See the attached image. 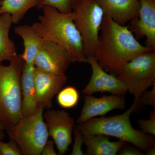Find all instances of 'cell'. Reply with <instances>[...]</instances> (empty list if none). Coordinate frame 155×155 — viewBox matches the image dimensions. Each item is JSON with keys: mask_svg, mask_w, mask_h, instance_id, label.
<instances>
[{"mask_svg": "<svg viewBox=\"0 0 155 155\" xmlns=\"http://www.w3.org/2000/svg\"><path fill=\"white\" fill-rule=\"evenodd\" d=\"M94 57L106 72L117 76L130 60L154 50L137 40L128 26L118 24L104 15Z\"/></svg>", "mask_w": 155, "mask_h": 155, "instance_id": "cell-1", "label": "cell"}, {"mask_svg": "<svg viewBox=\"0 0 155 155\" xmlns=\"http://www.w3.org/2000/svg\"><path fill=\"white\" fill-rule=\"evenodd\" d=\"M43 14L32 27L43 40L64 48L71 56L72 63H87L82 38L74 23L72 12L63 13L51 6L42 8Z\"/></svg>", "mask_w": 155, "mask_h": 155, "instance_id": "cell-2", "label": "cell"}, {"mask_svg": "<svg viewBox=\"0 0 155 155\" xmlns=\"http://www.w3.org/2000/svg\"><path fill=\"white\" fill-rule=\"evenodd\" d=\"M136 110V105L133 102L124 114L110 117L92 118L78 124L75 128L83 135L101 134L116 137L119 140L131 143L146 153L155 146V136L136 130L132 126L130 115Z\"/></svg>", "mask_w": 155, "mask_h": 155, "instance_id": "cell-3", "label": "cell"}, {"mask_svg": "<svg viewBox=\"0 0 155 155\" xmlns=\"http://www.w3.org/2000/svg\"><path fill=\"white\" fill-rule=\"evenodd\" d=\"M24 64L20 54L8 66L0 64V124L7 131L23 118L21 78Z\"/></svg>", "mask_w": 155, "mask_h": 155, "instance_id": "cell-4", "label": "cell"}, {"mask_svg": "<svg viewBox=\"0 0 155 155\" xmlns=\"http://www.w3.org/2000/svg\"><path fill=\"white\" fill-rule=\"evenodd\" d=\"M44 110L38 107L34 114L23 117L7 130L10 139L16 142L22 155H41L49 136L44 119Z\"/></svg>", "mask_w": 155, "mask_h": 155, "instance_id": "cell-5", "label": "cell"}, {"mask_svg": "<svg viewBox=\"0 0 155 155\" xmlns=\"http://www.w3.org/2000/svg\"><path fill=\"white\" fill-rule=\"evenodd\" d=\"M74 23L82 38L84 54H94L104 13L97 0H73Z\"/></svg>", "mask_w": 155, "mask_h": 155, "instance_id": "cell-6", "label": "cell"}, {"mask_svg": "<svg viewBox=\"0 0 155 155\" xmlns=\"http://www.w3.org/2000/svg\"><path fill=\"white\" fill-rule=\"evenodd\" d=\"M116 77L126 86L127 91L138 102L144 92L155 83V50L140 54L125 64Z\"/></svg>", "mask_w": 155, "mask_h": 155, "instance_id": "cell-7", "label": "cell"}, {"mask_svg": "<svg viewBox=\"0 0 155 155\" xmlns=\"http://www.w3.org/2000/svg\"><path fill=\"white\" fill-rule=\"evenodd\" d=\"M70 63L71 56L64 48L42 39L35 60V67L52 74L65 75Z\"/></svg>", "mask_w": 155, "mask_h": 155, "instance_id": "cell-8", "label": "cell"}, {"mask_svg": "<svg viewBox=\"0 0 155 155\" xmlns=\"http://www.w3.org/2000/svg\"><path fill=\"white\" fill-rule=\"evenodd\" d=\"M43 117L59 154H65L72 143V131L75 126L74 119L64 110H48Z\"/></svg>", "mask_w": 155, "mask_h": 155, "instance_id": "cell-9", "label": "cell"}, {"mask_svg": "<svg viewBox=\"0 0 155 155\" xmlns=\"http://www.w3.org/2000/svg\"><path fill=\"white\" fill-rule=\"evenodd\" d=\"M92 75L87 85L82 90L84 94L92 95L98 92H109L116 95L124 96L127 92L125 84L116 76L106 72L92 55L87 57Z\"/></svg>", "mask_w": 155, "mask_h": 155, "instance_id": "cell-10", "label": "cell"}, {"mask_svg": "<svg viewBox=\"0 0 155 155\" xmlns=\"http://www.w3.org/2000/svg\"><path fill=\"white\" fill-rule=\"evenodd\" d=\"M34 78L38 107L51 109L54 97L67 83V76L52 74L35 67Z\"/></svg>", "mask_w": 155, "mask_h": 155, "instance_id": "cell-11", "label": "cell"}, {"mask_svg": "<svg viewBox=\"0 0 155 155\" xmlns=\"http://www.w3.org/2000/svg\"><path fill=\"white\" fill-rule=\"evenodd\" d=\"M139 2L138 17L127 26L136 39L145 37L146 46L155 50V0H139Z\"/></svg>", "mask_w": 155, "mask_h": 155, "instance_id": "cell-12", "label": "cell"}, {"mask_svg": "<svg viewBox=\"0 0 155 155\" xmlns=\"http://www.w3.org/2000/svg\"><path fill=\"white\" fill-rule=\"evenodd\" d=\"M83 98L84 104L77 120L78 124L84 123L97 116H104L114 110H123L126 103L124 96L114 94L100 98L84 94Z\"/></svg>", "mask_w": 155, "mask_h": 155, "instance_id": "cell-13", "label": "cell"}, {"mask_svg": "<svg viewBox=\"0 0 155 155\" xmlns=\"http://www.w3.org/2000/svg\"><path fill=\"white\" fill-rule=\"evenodd\" d=\"M104 15L118 24L125 25L129 20L138 17L139 0H97Z\"/></svg>", "mask_w": 155, "mask_h": 155, "instance_id": "cell-14", "label": "cell"}, {"mask_svg": "<svg viewBox=\"0 0 155 155\" xmlns=\"http://www.w3.org/2000/svg\"><path fill=\"white\" fill-rule=\"evenodd\" d=\"M34 65L24 64L21 75L22 114L23 117L34 114L38 108L34 78Z\"/></svg>", "mask_w": 155, "mask_h": 155, "instance_id": "cell-15", "label": "cell"}, {"mask_svg": "<svg viewBox=\"0 0 155 155\" xmlns=\"http://www.w3.org/2000/svg\"><path fill=\"white\" fill-rule=\"evenodd\" d=\"M84 143L86 147L85 155H116L126 144L125 142L111 141L103 134L84 135Z\"/></svg>", "mask_w": 155, "mask_h": 155, "instance_id": "cell-16", "label": "cell"}, {"mask_svg": "<svg viewBox=\"0 0 155 155\" xmlns=\"http://www.w3.org/2000/svg\"><path fill=\"white\" fill-rule=\"evenodd\" d=\"M14 32L23 40L24 51L21 58L25 64L34 65V61L42 39L35 30L32 25L16 26Z\"/></svg>", "mask_w": 155, "mask_h": 155, "instance_id": "cell-17", "label": "cell"}, {"mask_svg": "<svg viewBox=\"0 0 155 155\" xmlns=\"http://www.w3.org/2000/svg\"><path fill=\"white\" fill-rule=\"evenodd\" d=\"M12 24L10 14H0V64L4 61L10 62L17 55L15 43L9 37Z\"/></svg>", "mask_w": 155, "mask_h": 155, "instance_id": "cell-18", "label": "cell"}, {"mask_svg": "<svg viewBox=\"0 0 155 155\" xmlns=\"http://www.w3.org/2000/svg\"><path fill=\"white\" fill-rule=\"evenodd\" d=\"M40 0H2L0 14H10L13 24L19 23L31 9L37 6Z\"/></svg>", "mask_w": 155, "mask_h": 155, "instance_id": "cell-19", "label": "cell"}, {"mask_svg": "<svg viewBox=\"0 0 155 155\" xmlns=\"http://www.w3.org/2000/svg\"><path fill=\"white\" fill-rule=\"evenodd\" d=\"M57 101L62 107L70 109L75 107L78 102L79 94L74 87H66L61 89L58 94Z\"/></svg>", "mask_w": 155, "mask_h": 155, "instance_id": "cell-20", "label": "cell"}, {"mask_svg": "<svg viewBox=\"0 0 155 155\" xmlns=\"http://www.w3.org/2000/svg\"><path fill=\"white\" fill-rule=\"evenodd\" d=\"M73 0H40L38 8L42 9L45 6H51L55 8L60 12L69 13L72 12Z\"/></svg>", "mask_w": 155, "mask_h": 155, "instance_id": "cell-21", "label": "cell"}, {"mask_svg": "<svg viewBox=\"0 0 155 155\" xmlns=\"http://www.w3.org/2000/svg\"><path fill=\"white\" fill-rule=\"evenodd\" d=\"M137 123L139 125L140 128L143 133L149 135L155 136V110L150 112L149 119H138Z\"/></svg>", "mask_w": 155, "mask_h": 155, "instance_id": "cell-22", "label": "cell"}, {"mask_svg": "<svg viewBox=\"0 0 155 155\" xmlns=\"http://www.w3.org/2000/svg\"><path fill=\"white\" fill-rule=\"evenodd\" d=\"M3 136H0V155H21L22 152L15 141L10 139L8 142L2 141Z\"/></svg>", "mask_w": 155, "mask_h": 155, "instance_id": "cell-23", "label": "cell"}, {"mask_svg": "<svg viewBox=\"0 0 155 155\" xmlns=\"http://www.w3.org/2000/svg\"><path fill=\"white\" fill-rule=\"evenodd\" d=\"M149 91H146L142 94L138 102L139 105L151 106L155 110V83Z\"/></svg>", "mask_w": 155, "mask_h": 155, "instance_id": "cell-24", "label": "cell"}, {"mask_svg": "<svg viewBox=\"0 0 155 155\" xmlns=\"http://www.w3.org/2000/svg\"><path fill=\"white\" fill-rule=\"evenodd\" d=\"M74 142L73 145L71 155H84V154L82 149L84 143L83 135L74 127Z\"/></svg>", "mask_w": 155, "mask_h": 155, "instance_id": "cell-25", "label": "cell"}, {"mask_svg": "<svg viewBox=\"0 0 155 155\" xmlns=\"http://www.w3.org/2000/svg\"><path fill=\"white\" fill-rule=\"evenodd\" d=\"M120 155H143L144 153L136 147L126 146V144L119 151Z\"/></svg>", "mask_w": 155, "mask_h": 155, "instance_id": "cell-26", "label": "cell"}, {"mask_svg": "<svg viewBox=\"0 0 155 155\" xmlns=\"http://www.w3.org/2000/svg\"><path fill=\"white\" fill-rule=\"evenodd\" d=\"M42 155H57L54 148V142L52 140H48L45 144L41 153Z\"/></svg>", "mask_w": 155, "mask_h": 155, "instance_id": "cell-27", "label": "cell"}, {"mask_svg": "<svg viewBox=\"0 0 155 155\" xmlns=\"http://www.w3.org/2000/svg\"><path fill=\"white\" fill-rule=\"evenodd\" d=\"M147 155H155V146L150 148L149 150L145 153Z\"/></svg>", "mask_w": 155, "mask_h": 155, "instance_id": "cell-28", "label": "cell"}, {"mask_svg": "<svg viewBox=\"0 0 155 155\" xmlns=\"http://www.w3.org/2000/svg\"><path fill=\"white\" fill-rule=\"evenodd\" d=\"M3 130H4V129H3V127H2V125L0 124V136L3 137Z\"/></svg>", "mask_w": 155, "mask_h": 155, "instance_id": "cell-29", "label": "cell"}, {"mask_svg": "<svg viewBox=\"0 0 155 155\" xmlns=\"http://www.w3.org/2000/svg\"><path fill=\"white\" fill-rule=\"evenodd\" d=\"M2 0H0V8H1V5H2Z\"/></svg>", "mask_w": 155, "mask_h": 155, "instance_id": "cell-30", "label": "cell"}]
</instances>
